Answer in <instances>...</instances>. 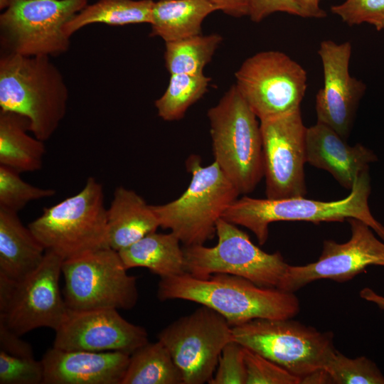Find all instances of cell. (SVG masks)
Listing matches in <instances>:
<instances>
[{"instance_id": "6da1fadb", "label": "cell", "mask_w": 384, "mask_h": 384, "mask_svg": "<svg viewBox=\"0 0 384 384\" xmlns=\"http://www.w3.org/2000/svg\"><path fill=\"white\" fill-rule=\"evenodd\" d=\"M157 297L162 302L183 299L206 306L231 326L257 319H292L300 307L294 292L260 287L245 278L221 273L206 278L188 273L161 278Z\"/></svg>"}, {"instance_id": "7a4b0ae2", "label": "cell", "mask_w": 384, "mask_h": 384, "mask_svg": "<svg viewBox=\"0 0 384 384\" xmlns=\"http://www.w3.org/2000/svg\"><path fill=\"white\" fill-rule=\"evenodd\" d=\"M68 90L49 56L4 53L0 59V108L26 118L29 131L45 142L64 118Z\"/></svg>"}, {"instance_id": "3957f363", "label": "cell", "mask_w": 384, "mask_h": 384, "mask_svg": "<svg viewBox=\"0 0 384 384\" xmlns=\"http://www.w3.org/2000/svg\"><path fill=\"white\" fill-rule=\"evenodd\" d=\"M371 191L369 169L362 172L346 198L334 201H320L304 196L279 199L237 198L226 209L223 218L241 225L254 233L258 243L264 245L269 235V225L277 221L343 222L359 219L368 225L384 241V225L370 212L368 198Z\"/></svg>"}, {"instance_id": "277c9868", "label": "cell", "mask_w": 384, "mask_h": 384, "mask_svg": "<svg viewBox=\"0 0 384 384\" xmlns=\"http://www.w3.org/2000/svg\"><path fill=\"white\" fill-rule=\"evenodd\" d=\"M214 161L240 194L251 193L264 177L258 118L232 85L208 110Z\"/></svg>"}, {"instance_id": "5b68a950", "label": "cell", "mask_w": 384, "mask_h": 384, "mask_svg": "<svg viewBox=\"0 0 384 384\" xmlns=\"http://www.w3.org/2000/svg\"><path fill=\"white\" fill-rule=\"evenodd\" d=\"M191 178L176 199L151 205L160 227L174 233L184 246L203 245L216 234V223L240 193L216 162L201 165L193 154L186 162Z\"/></svg>"}, {"instance_id": "8992f818", "label": "cell", "mask_w": 384, "mask_h": 384, "mask_svg": "<svg viewBox=\"0 0 384 384\" xmlns=\"http://www.w3.org/2000/svg\"><path fill=\"white\" fill-rule=\"evenodd\" d=\"M28 226L46 251L63 260L109 247L102 184L89 177L81 191L44 208Z\"/></svg>"}, {"instance_id": "52a82bcc", "label": "cell", "mask_w": 384, "mask_h": 384, "mask_svg": "<svg viewBox=\"0 0 384 384\" xmlns=\"http://www.w3.org/2000/svg\"><path fill=\"white\" fill-rule=\"evenodd\" d=\"M216 235L218 242L213 247H183L186 273L198 278L233 274L260 287L279 289L289 265L279 252L263 251L246 233L223 218L216 223Z\"/></svg>"}, {"instance_id": "ba28073f", "label": "cell", "mask_w": 384, "mask_h": 384, "mask_svg": "<svg viewBox=\"0 0 384 384\" xmlns=\"http://www.w3.org/2000/svg\"><path fill=\"white\" fill-rule=\"evenodd\" d=\"M233 341L301 379L323 368L334 348L333 334L291 319H257L232 326Z\"/></svg>"}, {"instance_id": "9c48e42d", "label": "cell", "mask_w": 384, "mask_h": 384, "mask_svg": "<svg viewBox=\"0 0 384 384\" xmlns=\"http://www.w3.org/2000/svg\"><path fill=\"white\" fill-rule=\"evenodd\" d=\"M119 252L99 249L63 260L64 299L68 309H131L138 300L136 278Z\"/></svg>"}, {"instance_id": "30bf717a", "label": "cell", "mask_w": 384, "mask_h": 384, "mask_svg": "<svg viewBox=\"0 0 384 384\" xmlns=\"http://www.w3.org/2000/svg\"><path fill=\"white\" fill-rule=\"evenodd\" d=\"M87 0H10L0 15L1 43L6 53L54 56L66 52L65 26Z\"/></svg>"}, {"instance_id": "8fae6325", "label": "cell", "mask_w": 384, "mask_h": 384, "mask_svg": "<svg viewBox=\"0 0 384 384\" xmlns=\"http://www.w3.org/2000/svg\"><path fill=\"white\" fill-rule=\"evenodd\" d=\"M63 260L46 251L41 265L21 280L0 275V322L21 336L35 329H58L68 310L59 287Z\"/></svg>"}, {"instance_id": "7c38bea8", "label": "cell", "mask_w": 384, "mask_h": 384, "mask_svg": "<svg viewBox=\"0 0 384 384\" xmlns=\"http://www.w3.org/2000/svg\"><path fill=\"white\" fill-rule=\"evenodd\" d=\"M235 84L259 120L300 108L307 87L303 67L277 50L247 58L235 73Z\"/></svg>"}, {"instance_id": "4fadbf2b", "label": "cell", "mask_w": 384, "mask_h": 384, "mask_svg": "<svg viewBox=\"0 0 384 384\" xmlns=\"http://www.w3.org/2000/svg\"><path fill=\"white\" fill-rule=\"evenodd\" d=\"M180 370L183 384H204L213 378L223 348L233 341L232 326L219 313L202 305L158 334Z\"/></svg>"}, {"instance_id": "5bb4252c", "label": "cell", "mask_w": 384, "mask_h": 384, "mask_svg": "<svg viewBox=\"0 0 384 384\" xmlns=\"http://www.w3.org/2000/svg\"><path fill=\"white\" fill-rule=\"evenodd\" d=\"M266 198L304 196L306 127L301 109L260 120Z\"/></svg>"}, {"instance_id": "9a60e30c", "label": "cell", "mask_w": 384, "mask_h": 384, "mask_svg": "<svg viewBox=\"0 0 384 384\" xmlns=\"http://www.w3.org/2000/svg\"><path fill=\"white\" fill-rule=\"evenodd\" d=\"M351 235L343 243L325 240L319 259L305 265H289L280 289L294 292L322 279L343 282L352 279L370 265L384 267V241L373 229L357 218H348Z\"/></svg>"}, {"instance_id": "2e32d148", "label": "cell", "mask_w": 384, "mask_h": 384, "mask_svg": "<svg viewBox=\"0 0 384 384\" xmlns=\"http://www.w3.org/2000/svg\"><path fill=\"white\" fill-rule=\"evenodd\" d=\"M149 342L145 329L114 309H68L55 331L53 347L68 351H119L131 355Z\"/></svg>"}, {"instance_id": "e0dca14e", "label": "cell", "mask_w": 384, "mask_h": 384, "mask_svg": "<svg viewBox=\"0 0 384 384\" xmlns=\"http://www.w3.org/2000/svg\"><path fill=\"white\" fill-rule=\"evenodd\" d=\"M350 42L321 43L318 53L324 73V85L316 96L317 121L335 130L343 139L349 135L365 84L350 75Z\"/></svg>"}, {"instance_id": "ac0fdd59", "label": "cell", "mask_w": 384, "mask_h": 384, "mask_svg": "<svg viewBox=\"0 0 384 384\" xmlns=\"http://www.w3.org/2000/svg\"><path fill=\"white\" fill-rule=\"evenodd\" d=\"M130 355L119 351H68L43 355V384H121Z\"/></svg>"}, {"instance_id": "d6986e66", "label": "cell", "mask_w": 384, "mask_h": 384, "mask_svg": "<svg viewBox=\"0 0 384 384\" xmlns=\"http://www.w3.org/2000/svg\"><path fill=\"white\" fill-rule=\"evenodd\" d=\"M306 156L307 163L328 171L350 190L359 175L378 160L370 149L361 144L350 146L335 130L318 121L306 129Z\"/></svg>"}, {"instance_id": "ffe728a7", "label": "cell", "mask_w": 384, "mask_h": 384, "mask_svg": "<svg viewBox=\"0 0 384 384\" xmlns=\"http://www.w3.org/2000/svg\"><path fill=\"white\" fill-rule=\"evenodd\" d=\"M107 245L119 252L160 227L151 205L134 191L118 186L107 209Z\"/></svg>"}, {"instance_id": "44dd1931", "label": "cell", "mask_w": 384, "mask_h": 384, "mask_svg": "<svg viewBox=\"0 0 384 384\" xmlns=\"http://www.w3.org/2000/svg\"><path fill=\"white\" fill-rule=\"evenodd\" d=\"M46 252L18 213L0 207V275L21 280L41 265Z\"/></svg>"}, {"instance_id": "7402d4cb", "label": "cell", "mask_w": 384, "mask_h": 384, "mask_svg": "<svg viewBox=\"0 0 384 384\" xmlns=\"http://www.w3.org/2000/svg\"><path fill=\"white\" fill-rule=\"evenodd\" d=\"M172 232L149 233L119 252L127 270L145 267L160 277L166 278L186 272L183 248Z\"/></svg>"}, {"instance_id": "603a6c76", "label": "cell", "mask_w": 384, "mask_h": 384, "mask_svg": "<svg viewBox=\"0 0 384 384\" xmlns=\"http://www.w3.org/2000/svg\"><path fill=\"white\" fill-rule=\"evenodd\" d=\"M26 118L0 111V165L19 173L40 170L46 153L44 142L28 134Z\"/></svg>"}, {"instance_id": "cb8c5ba5", "label": "cell", "mask_w": 384, "mask_h": 384, "mask_svg": "<svg viewBox=\"0 0 384 384\" xmlns=\"http://www.w3.org/2000/svg\"><path fill=\"white\" fill-rule=\"evenodd\" d=\"M217 10L207 0L154 1L150 36H159L166 43L201 34L203 20Z\"/></svg>"}, {"instance_id": "d4e9b609", "label": "cell", "mask_w": 384, "mask_h": 384, "mask_svg": "<svg viewBox=\"0 0 384 384\" xmlns=\"http://www.w3.org/2000/svg\"><path fill=\"white\" fill-rule=\"evenodd\" d=\"M153 0H99L85 6L65 26L70 37L85 26L151 23Z\"/></svg>"}, {"instance_id": "484cf974", "label": "cell", "mask_w": 384, "mask_h": 384, "mask_svg": "<svg viewBox=\"0 0 384 384\" xmlns=\"http://www.w3.org/2000/svg\"><path fill=\"white\" fill-rule=\"evenodd\" d=\"M121 384H183L180 370L160 341L134 351Z\"/></svg>"}, {"instance_id": "4316f807", "label": "cell", "mask_w": 384, "mask_h": 384, "mask_svg": "<svg viewBox=\"0 0 384 384\" xmlns=\"http://www.w3.org/2000/svg\"><path fill=\"white\" fill-rule=\"evenodd\" d=\"M223 41L218 33L196 35L166 42L164 60L171 75L203 74V69L211 60Z\"/></svg>"}, {"instance_id": "83f0119b", "label": "cell", "mask_w": 384, "mask_h": 384, "mask_svg": "<svg viewBox=\"0 0 384 384\" xmlns=\"http://www.w3.org/2000/svg\"><path fill=\"white\" fill-rule=\"evenodd\" d=\"M211 78L204 74H173L164 93L155 101L159 117L165 121L182 119L188 109L208 91Z\"/></svg>"}, {"instance_id": "f1b7e54d", "label": "cell", "mask_w": 384, "mask_h": 384, "mask_svg": "<svg viewBox=\"0 0 384 384\" xmlns=\"http://www.w3.org/2000/svg\"><path fill=\"white\" fill-rule=\"evenodd\" d=\"M323 368L336 384H384V375L376 364L366 356L351 358L335 348L328 356Z\"/></svg>"}, {"instance_id": "f546056e", "label": "cell", "mask_w": 384, "mask_h": 384, "mask_svg": "<svg viewBox=\"0 0 384 384\" xmlns=\"http://www.w3.org/2000/svg\"><path fill=\"white\" fill-rule=\"evenodd\" d=\"M19 172L0 165V207L18 213L29 202L55 194L51 188H42L23 181Z\"/></svg>"}, {"instance_id": "4dcf8cb0", "label": "cell", "mask_w": 384, "mask_h": 384, "mask_svg": "<svg viewBox=\"0 0 384 384\" xmlns=\"http://www.w3.org/2000/svg\"><path fill=\"white\" fill-rule=\"evenodd\" d=\"M245 348L246 384H300L301 378L259 353Z\"/></svg>"}, {"instance_id": "1f68e13d", "label": "cell", "mask_w": 384, "mask_h": 384, "mask_svg": "<svg viewBox=\"0 0 384 384\" xmlns=\"http://www.w3.org/2000/svg\"><path fill=\"white\" fill-rule=\"evenodd\" d=\"M43 381L41 361L0 350V384H39Z\"/></svg>"}, {"instance_id": "d6a6232c", "label": "cell", "mask_w": 384, "mask_h": 384, "mask_svg": "<svg viewBox=\"0 0 384 384\" xmlns=\"http://www.w3.org/2000/svg\"><path fill=\"white\" fill-rule=\"evenodd\" d=\"M331 11L348 26L368 23L377 31L384 29V0H346Z\"/></svg>"}, {"instance_id": "836d02e7", "label": "cell", "mask_w": 384, "mask_h": 384, "mask_svg": "<svg viewBox=\"0 0 384 384\" xmlns=\"http://www.w3.org/2000/svg\"><path fill=\"white\" fill-rule=\"evenodd\" d=\"M245 348L231 341L223 348L209 384H246Z\"/></svg>"}, {"instance_id": "e575fe53", "label": "cell", "mask_w": 384, "mask_h": 384, "mask_svg": "<svg viewBox=\"0 0 384 384\" xmlns=\"http://www.w3.org/2000/svg\"><path fill=\"white\" fill-rule=\"evenodd\" d=\"M275 12L304 17L294 0H250L249 16L254 22H260Z\"/></svg>"}, {"instance_id": "d590c367", "label": "cell", "mask_w": 384, "mask_h": 384, "mask_svg": "<svg viewBox=\"0 0 384 384\" xmlns=\"http://www.w3.org/2000/svg\"><path fill=\"white\" fill-rule=\"evenodd\" d=\"M0 350L15 356L34 357L31 346L1 322Z\"/></svg>"}, {"instance_id": "8d00e7d4", "label": "cell", "mask_w": 384, "mask_h": 384, "mask_svg": "<svg viewBox=\"0 0 384 384\" xmlns=\"http://www.w3.org/2000/svg\"><path fill=\"white\" fill-rule=\"evenodd\" d=\"M224 14L240 18L249 16L250 0H207Z\"/></svg>"}, {"instance_id": "74e56055", "label": "cell", "mask_w": 384, "mask_h": 384, "mask_svg": "<svg viewBox=\"0 0 384 384\" xmlns=\"http://www.w3.org/2000/svg\"><path fill=\"white\" fill-rule=\"evenodd\" d=\"M302 10L304 18H321L326 16V13L320 6L321 0H294Z\"/></svg>"}, {"instance_id": "f35d334b", "label": "cell", "mask_w": 384, "mask_h": 384, "mask_svg": "<svg viewBox=\"0 0 384 384\" xmlns=\"http://www.w3.org/2000/svg\"><path fill=\"white\" fill-rule=\"evenodd\" d=\"M301 383L306 384H323L333 383L332 379L329 374L324 368L316 370L301 379Z\"/></svg>"}, {"instance_id": "ab89813d", "label": "cell", "mask_w": 384, "mask_h": 384, "mask_svg": "<svg viewBox=\"0 0 384 384\" xmlns=\"http://www.w3.org/2000/svg\"><path fill=\"white\" fill-rule=\"evenodd\" d=\"M359 294L363 299L372 302L380 309L384 310V296L378 294L369 287L362 289Z\"/></svg>"}]
</instances>
